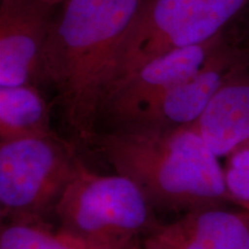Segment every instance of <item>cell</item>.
Instances as JSON below:
<instances>
[{"mask_svg": "<svg viewBox=\"0 0 249 249\" xmlns=\"http://www.w3.org/2000/svg\"><path fill=\"white\" fill-rule=\"evenodd\" d=\"M247 11V15H246V21L244 22V27L240 33H238L239 39H240V43L242 45V48L246 50L247 54L249 55V5L247 6V8L245 9Z\"/></svg>", "mask_w": 249, "mask_h": 249, "instance_id": "obj_14", "label": "cell"}, {"mask_svg": "<svg viewBox=\"0 0 249 249\" xmlns=\"http://www.w3.org/2000/svg\"><path fill=\"white\" fill-rule=\"evenodd\" d=\"M0 249H142V240H98L50 223L2 222Z\"/></svg>", "mask_w": 249, "mask_h": 249, "instance_id": "obj_12", "label": "cell"}, {"mask_svg": "<svg viewBox=\"0 0 249 249\" xmlns=\"http://www.w3.org/2000/svg\"><path fill=\"white\" fill-rule=\"evenodd\" d=\"M142 249H249V211L205 207L160 223L142 239Z\"/></svg>", "mask_w": 249, "mask_h": 249, "instance_id": "obj_9", "label": "cell"}, {"mask_svg": "<svg viewBox=\"0 0 249 249\" xmlns=\"http://www.w3.org/2000/svg\"><path fill=\"white\" fill-rule=\"evenodd\" d=\"M248 5L249 0H142L117 46L107 96L145 62L214 38Z\"/></svg>", "mask_w": 249, "mask_h": 249, "instance_id": "obj_3", "label": "cell"}, {"mask_svg": "<svg viewBox=\"0 0 249 249\" xmlns=\"http://www.w3.org/2000/svg\"><path fill=\"white\" fill-rule=\"evenodd\" d=\"M224 176L231 204L249 211V143L225 157Z\"/></svg>", "mask_w": 249, "mask_h": 249, "instance_id": "obj_13", "label": "cell"}, {"mask_svg": "<svg viewBox=\"0 0 249 249\" xmlns=\"http://www.w3.org/2000/svg\"><path fill=\"white\" fill-rule=\"evenodd\" d=\"M226 31L202 44L173 50L145 62L108 92L99 121L107 123V130L120 129L142 107L200 70L222 44Z\"/></svg>", "mask_w": 249, "mask_h": 249, "instance_id": "obj_7", "label": "cell"}, {"mask_svg": "<svg viewBox=\"0 0 249 249\" xmlns=\"http://www.w3.org/2000/svg\"><path fill=\"white\" fill-rule=\"evenodd\" d=\"M58 136L48 102L36 85L0 87V141Z\"/></svg>", "mask_w": 249, "mask_h": 249, "instance_id": "obj_11", "label": "cell"}, {"mask_svg": "<svg viewBox=\"0 0 249 249\" xmlns=\"http://www.w3.org/2000/svg\"><path fill=\"white\" fill-rule=\"evenodd\" d=\"M54 7L43 0H0V87L42 83Z\"/></svg>", "mask_w": 249, "mask_h": 249, "instance_id": "obj_8", "label": "cell"}, {"mask_svg": "<svg viewBox=\"0 0 249 249\" xmlns=\"http://www.w3.org/2000/svg\"><path fill=\"white\" fill-rule=\"evenodd\" d=\"M54 216L67 231L107 241L142 240L160 223L135 182L119 173L93 172L81 160Z\"/></svg>", "mask_w": 249, "mask_h": 249, "instance_id": "obj_4", "label": "cell"}, {"mask_svg": "<svg viewBox=\"0 0 249 249\" xmlns=\"http://www.w3.org/2000/svg\"><path fill=\"white\" fill-rule=\"evenodd\" d=\"M249 66V55L238 33L227 28L216 52L194 74L142 107L117 130H173L200 119L218 90L230 77Z\"/></svg>", "mask_w": 249, "mask_h": 249, "instance_id": "obj_6", "label": "cell"}, {"mask_svg": "<svg viewBox=\"0 0 249 249\" xmlns=\"http://www.w3.org/2000/svg\"><path fill=\"white\" fill-rule=\"evenodd\" d=\"M93 145L155 209L187 213L231 204L219 157L192 127L107 130L97 134Z\"/></svg>", "mask_w": 249, "mask_h": 249, "instance_id": "obj_2", "label": "cell"}, {"mask_svg": "<svg viewBox=\"0 0 249 249\" xmlns=\"http://www.w3.org/2000/svg\"><path fill=\"white\" fill-rule=\"evenodd\" d=\"M142 0H65L55 14L43 59L42 82L57 90L64 123L93 145L110 86L114 54Z\"/></svg>", "mask_w": 249, "mask_h": 249, "instance_id": "obj_1", "label": "cell"}, {"mask_svg": "<svg viewBox=\"0 0 249 249\" xmlns=\"http://www.w3.org/2000/svg\"><path fill=\"white\" fill-rule=\"evenodd\" d=\"M79 160L59 135L0 141L1 219L48 223Z\"/></svg>", "mask_w": 249, "mask_h": 249, "instance_id": "obj_5", "label": "cell"}, {"mask_svg": "<svg viewBox=\"0 0 249 249\" xmlns=\"http://www.w3.org/2000/svg\"><path fill=\"white\" fill-rule=\"evenodd\" d=\"M219 158L249 143V66L224 83L191 126Z\"/></svg>", "mask_w": 249, "mask_h": 249, "instance_id": "obj_10", "label": "cell"}, {"mask_svg": "<svg viewBox=\"0 0 249 249\" xmlns=\"http://www.w3.org/2000/svg\"><path fill=\"white\" fill-rule=\"evenodd\" d=\"M43 1L50 2V4H52V5H55V6H58L59 4H60V2H64L65 0H43Z\"/></svg>", "mask_w": 249, "mask_h": 249, "instance_id": "obj_15", "label": "cell"}]
</instances>
